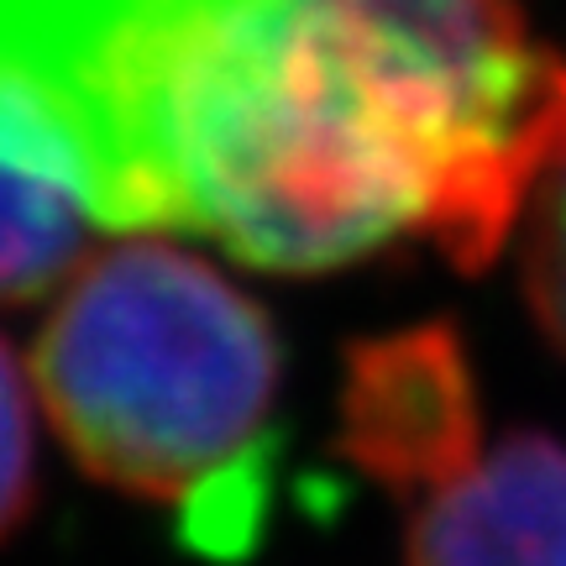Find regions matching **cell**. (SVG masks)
Returning a JSON list of instances; mask_svg holds the SVG:
<instances>
[{
    "mask_svg": "<svg viewBox=\"0 0 566 566\" xmlns=\"http://www.w3.org/2000/svg\"><path fill=\"white\" fill-rule=\"evenodd\" d=\"M300 0H0V163L116 231L195 226V153Z\"/></svg>",
    "mask_w": 566,
    "mask_h": 566,
    "instance_id": "2",
    "label": "cell"
},
{
    "mask_svg": "<svg viewBox=\"0 0 566 566\" xmlns=\"http://www.w3.org/2000/svg\"><path fill=\"white\" fill-rule=\"evenodd\" d=\"M520 289L541 336L566 363V142L541 168L520 216Z\"/></svg>",
    "mask_w": 566,
    "mask_h": 566,
    "instance_id": "6",
    "label": "cell"
},
{
    "mask_svg": "<svg viewBox=\"0 0 566 566\" xmlns=\"http://www.w3.org/2000/svg\"><path fill=\"white\" fill-rule=\"evenodd\" d=\"M38 504V430L17 352L0 336V541H11Z\"/></svg>",
    "mask_w": 566,
    "mask_h": 566,
    "instance_id": "7",
    "label": "cell"
},
{
    "mask_svg": "<svg viewBox=\"0 0 566 566\" xmlns=\"http://www.w3.org/2000/svg\"><path fill=\"white\" fill-rule=\"evenodd\" d=\"M336 446L399 499H430L483 457V399L462 336L446 321L367 336L346 352Z\"/></svg>",
    "mask_w": 566,
    "mask_h": 566,
    "instance_id": "3",
    "label": "cell"
},
{
    "mask_svg": "<svg viewBox=\"0 0 566 566\" xmlns=\"http://www.w3.org/2000/svg\"><path fill=\"white\" fill-rule=\"evenodd\" d=\"M32 378L95 483L174 509L205 556L252 546L273 493L283 346L221 268L153 237L95 252L53 300Z\"/></svg>",
    "mask_w": 566,
    "mask_h": 566,
    "instance_id": "1",
    "label": "cell"
},
{
    "mask_svg": "<svg viewBox=\"0 0 566 566\" xmlns=\"http://www.w3.org/2000/svg\"><path fill=\"white\" fill-rule=\"evenodd\" d=\"M90 221L63 184L0 163V304H27L69 279L90 247Z\"/></svg>",
    "mask_w": 566,
    "mask_h": 566,
    "instance_id": "5",
    "label": "cell"
},
{
    "mask_svg": "<svg viewBox=\"0 0 566 566\" xmlns=\"http://www.w3.org/2000/svg\"><path fill=\"white\" fill-rule=\"evenodd\" d=\"M405 566H566V441L514 430L420 499Z\"/></svg>",
    "mask_w": 566,
    "mask_h": 566,
    "instance_id": "4",
    "label": "cell"
}]
</instances>
